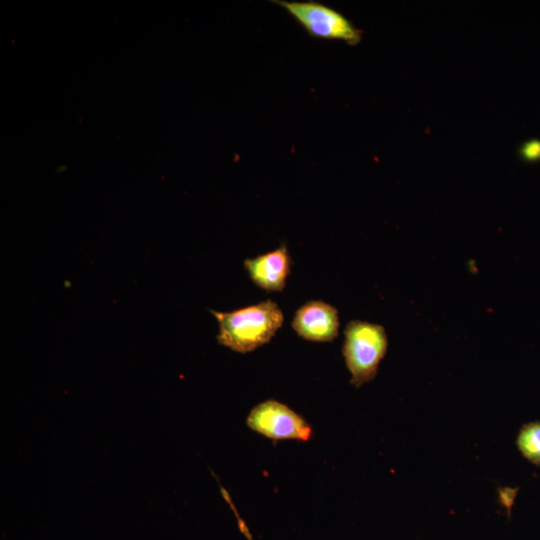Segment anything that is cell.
I'll list each match as a JSON object with an SVG mask.
<instances>
[{"mask_svg": "<svg viewBox=\"0 0 540 540\" xmlns=\"http://www.w3.org/2000/svg\"><path fill=\"white\" fill-rule=\"evenodd\" d=\"M291 325L305 340L331 342L339 332L338 311L322 300H310L296 310Z\"/></svg>", "mask_w": 540, "mask_h": 540, "instance_id": "cell-5", "label": "cell"}, {"mask_svg": "<svg viewBox=\"0 0 540 540\" xmlns=\"http://www.w3.org/2000/svg\"><path fill=\"white\" fill-rule=\"evenodd\" d=\"M521 154L529 161L540 159V141L533 140L526 142L521 149Z\"/></svg>", "mask_w": 540, "mask_h": 540, "instance_id": "cell-8", "label": "cell"}, {"mask_svg": "<svg viewBox=\"0 0 540 540\" xmlns=\"http://www.w3.org/2000/svg\"><path fill=\"white\" fill-rule=\"evenodd\" d=\"M388 348L383 326L367 321L353 320L344 330L342 354L355 387L371 381Z\"/></svg>", "mask_w": 540, "mask_h": 540, "instance_id": "cell-2", "label": "cell"}, {"mask_svg": "<svg viewBox=\"0 0 540 540\" xmlns=\"http://www.w3.org/2000/svg\"><path fill=\"white\" fill-rule=\"evenodd\" d=\"M516 445L525 459L540 466V421L524 424L517 435Z\"/></svg>", "mask_w": 540, "mask_h": 540, "instance_id": "cell-7", "label": "cell"}, {"mask_svg": "<svg viewBox=\"0 0 540 540\" xmlns=\"http://www.w3.org/2000/svg\"><path fill=\"white\" fill-rule=\"evenodd\" d=\"M244 267L259 288L267 292H281L291 270V258L286 245L244 260Z\"/></svg>", "mask_w": 540, "mask_h": 540, "instance_id": "cell-6", "label": "cell"}, {"mask_svg": "<svg viewBox=\"0 0 540 540\" xmlns=\"http://www.w3.org/2000/svg\"><path fill=\"white\" fill-rule=\"evenodd\" d=\"M314 38L343 41L357 45L362 31L353 25L341 12L317 1L274 0Z\"/></svg>", "mask_w": 540, "mask_h": 540, "instance_id": "cell-3", "label": "cell"}, {"mask_svg": "<svg viewBox=\"0 0 540 540\" xmlns=\"http://www.w3.org/2000/svg\"><path fill=\"white\" fill-rule=\"evenodd\" d=\"M246 422L250 429L272 440L308 441L312 436V428L302 416L272 399L256 405Z\"/></svg>", "mask_w": 540, "mask_h": 540, "instance_id": "cell-4", "label": "cell"}, {"mask_svg": "<svg viewBox=\"0 0 540 540\" xmlns=\"http://www.w3.org/2000/svg\"><path fill=\"white\" fill-rule=\"evenodd\" d=\"M218 322L219 344L248 353L268 343L283 324V313L272 300H265L230 312L212 310Z\"/></svg>", "mask_w": 540, "mask_h": 540, "instance_id": "cell-1", "label": "cell"}]
</instances>
